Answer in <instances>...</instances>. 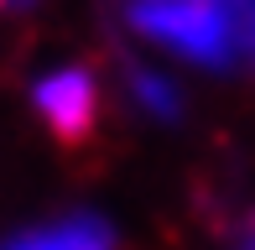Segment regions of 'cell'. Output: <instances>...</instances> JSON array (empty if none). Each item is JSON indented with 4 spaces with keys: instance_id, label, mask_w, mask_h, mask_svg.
Listing matches in <instances>:
<instances>
[{
    "instance_id": "cell-5",
    "label": "cell",
    "mask_w": 255,
    "mask_h": 250,
    "mask_svg": "<svg viewBox=\"0 0 255 250\" xmlns=\"http://www.w3.org/2000/svg\"><path fill=\"white\" fill-rule=\"evenodd\" d=\"M235 250H255V214L245 224H240V235H235Z\"/></svg>"
},
{
    "instance_id": "cell-4",
    "label": "cell",
    "mask_w": 255,
    "mask_h": 250,
    "mask_svg": "<svg viewBox=\"0 0 255 250\" xmlns=\"http://www.w3.org/2000/svg\"><path fill=\"white\" fill-rule=\"evenodd\" d=\"M0 250H115V230L99 214L73 209V214H57V219H42L31 230L10 235Z\"/></svg>"
},
{
    "instance_id": "cell-2",
    "label": "cell",
    "mask_w": 255,
    "mask_h": 250,
    "mask_svg": "<svg viewBox=\"0 0 255 250\" xmlns=\"http://www.w3.org/2000/svg\"><path fill=\"white\" fill-rule=\"evenodd\" d=\"M31 110L57 141H84L99 125L104 89L89 63H52L31 78Z\"/></svg>"
},
{
    "instance_id": "cell-6",
    "label": "cell",
    "mask_w": 255,
    "mask_h": 250,
    "mask_svg": "<svg viewBox=\"0 0 255 250\" xmlns=\"http://www.w3.org/2000/svg\"><path fill=\"white\" fill-rule=\"evenodd\" d=\"M31 0H0V16H10V10H26Z\"/></svg>"
},
{
    "instance_id": "cell-3",
    "label": "cell",
    "mask_w": 255,
    "mask_h": 250,
    "mask_svg": "<svg viewBox=\"0 0 255 250\" xmlns=\"http://www.w3.org/2000/svg\"><path fill=\"white\" fill-rule=\"evenodd\" d=\"M120 89H125V105H130L141 120H151V125H172V120H182V110H188V89H182L177 68L151 58V52H141V58L125 63Z\"/></svg>"
},
{
    "instance_id": "cell-1",
    "label": "cell",
    "mask_w": 255,
    "mask_h": 250,
    "mask_svg": "<svg viewBox=\"0 0 255 250\" xmlns=\"http://www.w3.org/2000/svg\"><path fill=\"white\" fill-rule=\"evenodd\" d=\"M120 21L172 68L255 73V0H120Z\"/></svg>"
}]
</instances>
